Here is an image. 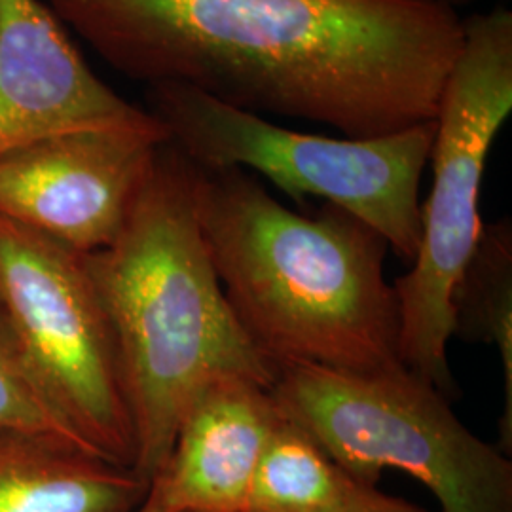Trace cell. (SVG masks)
Listing matches in <instances>:
<instances>
[{
	"mask_svg": "<svg viewBox=\"0 0 512 512\" xmlns=\"http://www.w3.org/2000/svg\"><path fill=\"white\" fill-rule=\"evenodd\" d=\"M281 410L270 387L213 380L184 408L169 458L150 486L169 512H241Z\"/></svg>",
	"mask_w": 512,
	"mask_h": 512,
	"instance_id": "10",
	"label": "cell"
},
{
	"mask_svg": "<svg viewBox=\"0 0 512 512\" xmlns=\"http://www.w3.org/2000/svg\"><path fill=\"white\" fill-rule=\"evenodd\" d=\"M154 118L97 78L42 0H0V156L69 129Z\"/></svg>",
	"mask_w": 512,
	"mask_h": 512,
	"instance_id": "9",
	"label": "cell"
},
{
	"mask_svg": "<svg viewBox=\"0 0 512 512\" xmlns=\"http://www.w3.org/2000/svg\"><path fill=\"white\" fill-rule=\"evenodd\" d=\"M0 313L74 433L97 458L133 469L120 355L86 256L0 217Z\"/></svg>",
	"mask_w": 512,
	"mask_h": 512,
	"instance_id": "7",
	"label": "cell"
},
{
	"mask_svg": "<svg viewBox=\"0 0 512 512\" xmlns=\"http://www.w3.org/2000/svg\"><path fill=\"white\" fill-rule=\"evenodd\" d=\"M137 512H169L164 507L160 495L156 494V490L150 486V492H148L145 503L137 509Z\"/></svg>",
	"mask_w": 512,
	"mask_h": 512,
	"instance_id": "16",
	"label": "cell"
},
{
	"mask_svg": "<svg viewBox=\"0 0 512 512\" xmlns=\"http://www.w3.org/2000/svg\"><path fill=\"white\" fill-rule=\"evenodd\" d=\"M169 141L147 124L69 129L0 156V217L92 255L120 236L158 150Z\"/></svg>",
	"mask_w": 512,
	"mask_h": 512,
	"instance_id": "8",
	"label": "cell"
},
{
	"mask_svg": "<svg viewBox=\"0 0 512 512\" xmlns=\"http://www.w3.org/2000/svg\"><path fill=\"white\" fill-rule=\"evenodd\" d=\"M150 482L133 469L23 435H0V512H137Z\"/></svg>",
	"mask_w": 512,
	"mask_h": 512,
	"instance_id": "11",
	"label": "cell"
},
{
	"mask_svg": "<svg viewBox=\"0 0 512 512\" xmlns=\"http://www.w3.org/2000/svg\"><path fill=\"white\" fill-rule=\"evenodd\" d=\"M511 110L512 12L495 8L463 19V44L435 118L433 186L421 205L420 245L410 270L393 283L401 363L450 401L458 393L448 365L450 296L484 226V169Z\"/></svg>",
	"mask_w": 512,
	"mask_h": 512,
	"instance_id": "5",
	"label": "cell"
},
{
	"mask_svg": "<svg viewBox=\"0 0 512 512\" xmlns=\"http://www.w3.org/2000/svg\"><path fill=\"white\" fill-rule=\"evenodd\" d=\"M118 73L349 139L431 122L463 44L435 0H50Z\"/></svg>",
	"mask_w": 512,
	"mask_h": 512,
	"instance_id": "1",
	"label": "cell"
},
{
	"mask_svg": "<svg viewBox=\"0 0 512 512\" xmlns=\"http://www.w3.org/2000/svg\"><path fill=\"white\" fill-rule=\"evenodd\" d=\"M363 486L306 431L281 416L241 512H348Z\"/></svg>",
	"mask_w": 512,
	"mask_h": 512,
	"instance_id": "13",
	"label": "cell"
},
{
	"mask_svg": "<svg viewBox=\"0 0 512 512\" xmlns=\"http://www.w3.org/2000/svg\"><path fill=\"white\" fill-rule=\"evenodd\" d=\"M270 391L281 414L357 482L376 486L395 469L420 480L440 512H512L511 458L476 437L414 370L285 366Z\"/></svg>",
	"mask_w": 512,
	"mask_h": 512,
	"instance_id": "4",
	"label": "cell"
},
{
	"mask_svg": "<svg viewBox=\"0 0 512 512\" xmlns=\"http://www.w3.org/2000/svg\"><path fill=\"white\" fill-rule=\"evenodd\" d=\"M0 435L50 440L97 458L59 414L0 313ZM101 459V458H99Z\"/></svg>",
	"mask_w": 512,
	"mask_h": 512,
	"instance_id": "14",
	"label": "cell"
},
{
	"mask_svg": "<svg viewBox=\"0 0 512 512\" xmlns=\"http://www.w3.org/2000/svg\"><path fill=\"white\" fill-rule=\"evenodd\" d=\"M84 256L118 346L133 471L152 482L203 385L239 376L272 387L274 366L222 293L196 215L194 165L171 141L158 150L120 236Z\"/></svg>",
	"mask_w": 512,
	"mask_h": 512,
	"instance_id": "3",
	"label": "cell"
},
{
	"mask_svg": "<svg viewBox=\"0 0 512 512\" xmlns=\"http://www.w3.org/2000/svg\"><path fill=\"white\" fill-rule=\"evenodd\" d=\"M148 103L169 141L196 167L256 173L298 203L321 198L363 220L412 264L421 236V177L437 120L349 139L283 128L179 84L148 86Z\"/></svg>",
	"mask_w": 512,
	"mask_h": 512,
	"instance_id": "6",
	"label": "cell"
},
{
	"mask_svg": "<svg viewBox=\"0 0 512 512\" xmlns=\"http://www.w3.org/2000/svg\"><path fill=\"white\" fill-rule=\"evenodd\" d=\"M348 512H427L401 497L382 494L376 486H363Z\"/></svg>",
	"mask_w": 512,
	"mask_h": 512,
	"instance_id": "15",
	"label": "cell"
},
{
	"mask_svg": "<svg viewBox=\"0 0 512 512\" xmlns=\"http://www.w3.org/2000/svg\"><path fill=\"white\" fill-rule=\"evenodd\" d=\"M435 2H440V4H446V6L454 8V10H458V6H465V4H471V2H475V0H435Z\"/></svg>",
	"mask_w": 512,
	"mask_h": 512,
	"instance_id": "17",
	"label": "cell"
},
{
	"mask_svg": "<svg viewBox=\"0 0 512 512\" xmlns=\"http://www.w3.org/2000/svg\"><path fill=\"white\" fill-rule=\"evenodd\" d=\"M452 338L494 346L503 368L505 401L497 448L512 456V224H484L475 253L450 296Z\"/></svg>",
	"mask_w": 512,
	"mask_h": 512,
	"instance_id": "12",
	"label": "cell"
},
{
	"mask_svg": "<svg viewBox=\"0 0 512 512\" xmlns=\"http://www.w3.org/2000/svg\"><path fill=\"white\" fill-rule=\"evenodd\" d=\"M194 200L222 293L275 372L403 365L389 247L376 230L329 203L296 213L234 167L194 165Z\"/></svg>",
	"mask_w": 512,
	"mask_h": 512,
	"instance_id": "2",
	"label": "cell"
}]
</instances>
